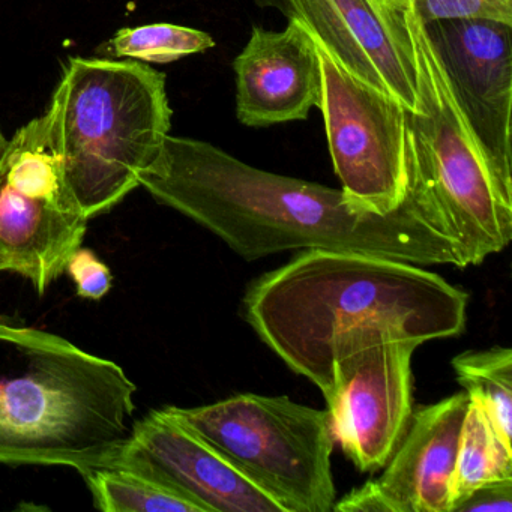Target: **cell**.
<instances>
[{"label": "cell", "mask_w": 512, "mask_h": 512, "mask_svg": "<svg viewBox=\"0 0 512 512\" xmlns=\"http://www.w3.org/2000/svg\"><path fill=\"white\" fill-rule=\"evenodd\" d=\"M139 184L248 262L283 251L329 250L467 268L458 245L409 194L392 214H365L341 190L256 169L202 140L169 134Z\"/></svg>", "instance_id": "obj_1"}, {"label": "cell", "mask_w": 512, "mask_h": 512, "mask_svg": "<svg viewBox=\"0 0 512 512\" xmlns=\"http://www.w3.org/2000/svg\"><path fill=\"white\" fill-rule=\"evenodd\" d=\"M469 295L424 266L346 251H301L248 286L242 316L325 395L338 356L386 341L418 346L466 329Z\"/></svg>", "instance_id": "obj_2"}, {"label": "cell", "mask_w": 512, "mask_h": 512, "mask_svg": "<svg viewBox=\"0 0 512 512\" xmlns=\"http://www.w3.org/2000/svg\"><path fill=\"white\" fill-rule=\"evenodd\" d=\"M136 391L110 359L0 322V463L113 466L133 436Z\"/></svg>", "instance_id": "obj_3"}, {"label": "cell", "mask_w": 512, "mask_h": 512, "mask_svg": "<svg viewBox=\"0 0 512 512\" xmlns=\"http://www.w3.org/2000/svg\"><path fill=\"white\" fill-rule=\"evenodd\" d=\"M46 113L68 184L88 218L140 187V173L172 127L166 76L131 59H70Z\"/></svg>", "instance_id": "obj_4"}, {"label": "cell", "mask_w": 512, "mask_h": 512, "mask_svg": "<svg viewBox=\"0 0 512 512\" xmlns=\"http://www.w3.org/2000/svg\"><path fill=\"white\" fill-rule=\"evenodd\" d=\"M418 68V106L407 112L409 197L460 248L466 266L481 265L512 239V193L494 175L461 113L418 14L400 0Z\"/></svg>", "instance_id": "obj_5"}, {"label": "cell", "mask_w": 512, "mask_h": 512, "mask_svg": "<svg viewBox=\"0 0 512 512\" xmlns=\"http://www.w3.org/2000/svg\"><path fill=\"white\" fill-rule=\"evenodd\" d=\"M167 409L271 494L284 512L334 509L335 439L328 410L295 403L284 395L259 394Z\"/></svg>", "instance_id": "obj_6"}, {"label": "cell", "mask_w": 512, "mask_h": 512, "mask_svg": "<svg viewBox=\"0 0 512 512\" xmlns=\"http://www.w3.org/2000/svg\"><path fill=\"white\" fill-rule=\"evenodd\" d=\"M88 220L44 113L0 151V248L11 271L43 295L82 247Z\"/></svg>", "instance_id": "obj_7"}, {"label": "cell", "mask_w": 512, "mask_h": 512, "mask_svg": "<svg viewBox=\"0 0 512 512\" xmlns=\"http://www.w3.org/2000/svg\"><path fill=\"white\" fill-rule=\"evenodd\" d=\"M317 50L323 76L317 109L341 191L356 211L392 214L409 193L406 109Z\"/></svg>", "instance_id": "obj_8"}, {"label": "cell", "mask_w": 512, "mask_h": 512, "mask_svg": "<svg viewBox=\"0 0 512 512\" xmlns=\"http://www.w3.org/2000/svg\"><path fill=\"white\" fill-rule=\"evenodd\" d=\"M418 344L386 341L350 350L332 365L325 394L335 442L361 472L388 463L412 416V356Z\"/></svg>", "instance_id": "obj_9"}, {"label": "cell", "mask_w": 512, "mask_h": 512, "mask_svg": "<svg viewBox=\"0 0 512 512\" xmlns=\"http://www.w3.org/2000/svg\"><path fill=\"white\" fill-rule=\"evenodd\" d=\"M422 26L494 175L512 193V25L460 19Z\"/></svg>", "instance_id": "obj_10"}, {"label": "cell", "mask_w": 512, "mask_h": 512, "mask_svg": "<svg viewBox=\"0 0 512 512\" xmlns=\"http://www.w3.org/2000/svg\"><path fill=\"white\" fill-rule=\"evenodd\" d=\"M292 19L344 70L406 112L418 106V68L400 0H289Z\"/></svg>", "instance_id": "obj_11"}, {"label": "cell", "mask_w": 512, "mask_h": 512, "mask_svg": "<svg viewBox=\"0 0 512 512\" xmlns=\"http://www.w3.org/2000/svg\"><path fill=\"white\" fill-rule=\"evenodd\" d=\"M116 464L175 488L206 512H284L271 494L167 407L136 421Z\"/></svg>", "instance_id": "obj_12"}, {"label": "cell", "mask_w": 512, "mask_h": 512, "mask_svg": "<svg viewBox=\"0 0 512 512\" xmlns=\"http://www.w3.org/2000/svg\"><path fill=\"white\" fill-rule=\"evenodd\" d=\"M467 406L463 391L418 407L382 475L337 500L332 511L449 512V481Z\"/></svg>", "instance_id": "obj_13"}, {"label": "cell", "mask_w": 512, "mask_h": 512, "mask_svg": "<svg viewBox=\"0 0 512 512\" xmlns=\"http://www.w3.org/2000/svg\"><path fill=\"white\" fill-rule=\"evenodd\" d=\"M236 116L247 127L305 121L322 98V64L310 32L296 19L283 32L254 26L233 62Z\"/></svg>", "instance_id": "obj_14"}, {"label": "cell", "mask_w": 512, "mask_h": 512, "mask_svg": "<svg viewBox=\"0 0 512 512\" xmlns=\"http://www.w3.org/2000/svg\"><path fill=\"white\" fill-rule=\"evenodd\" d=\"M503 478H512V446L503 442L482 403L469 398L449 481V512L476 488Z\"/></svg>", "instance_id": "obj_15"}, {"label": "cell", "mask_w": 512, "mask_h": 512, "mask_svg": "<svg viewBox=\"0 0 512 512\" xmlns=\"http://www.w3.org/2000/svg\"><path fill=\"white\" fill-rule=\"evenodd\" d=\"M104 512H206L175 488L124 466L95 467L82 473Z\"/></svg>", "instance_id": "obj_16"}, {"label": "cell", "mask_w": 512, "mask_h": 512, "mask_svg": "<svg viewBox=\"0 0 512 512\" xmlns=\"http://www.w3.org/2000/svg\"><path fill=\"white\" fill-rule=\"evenodd\" d=\"M452 368L463 391L482 403L503 442L511 446L512 350H467L452 359Z\"/></svg>", "instance_id": "obj_17"}, {"label": "cell", "mask_w": 512, "mask_h": 512, "mask_svg": "<svg viewBox=\"0 0 512 512\" xmlns=\"http://www.w3.org/2000/svg\"><path fill=\"white\" fill-rule=\"evenodd\" d=\"M211 35L199 29L172 23L124 28L112 38L109 52L115 58H128L142 64H172L185 56L214 49Z\"/></svg>", "instance_id": "obj_18"}, {"label": "cell", "mask_w": 512, "mask_h": 512, "mask_svg": "<svg viewBox=\"0 0 512 512\" xmlns=\"http://www.w3.org/2000/svg\"><path fill=\"white\" fill-rule=\"evenodd\" d=\"M422 23L481 19L512 25V0H407Z\"/></svg>", "instance_id": "obj_19"}, {"label": "cell", "mask_w": 512, "mask_h": 512, "mask_svg": "<svg viewBox=\"0 0 512 512\" xmlns=\"http://www.w3.org/2000/svg\"><path fill=\"white\" fill-rule=\"evenodd\" d=\"M80 298L100 301L112 289V272L88 248L80 247L65 266Z\"/></svg>", "instance_id": "obj_20"}, {"label": "cell", "mask_w": 512, "mask_h": 512, "mask_svg": "<svg viewBox=\"0 0 512 512\" xmlns=\"http://www.w3.org/2000/svg\"><path fill=\"white\" fill-rule=\"evenodd\" d=\"M511 512L512 478L496 479L476 488L455 512Z\"/></svg>", "instance_id": "obj_21"}, {"label": "cell", "mask_w": 512, "mask_h": 512, "mask_svg": "<svg viewBox=\"0 0 512 512\" xmlns=\"http://www.w3.org/2000/svg\"><path fill=\"white\" fill-rule=\"evenodd\" d=\"M254 4L259 8H274L280 11L281 14L292 19V11H290L289 0H254Z\"/></svg>", "instance_id": "obj_22"}, {"label": "cell", "mask_w": 512, "mask_h": 512, "mask_svg": "<svg viewBox=\"0 0 512 512\" xmlns=\"http://www.w3.org/2000/svg\"><path fill=\"white\" fill-rule=\"evenodd\" d=\"M5 142H7V139H5L4 133L0 130V151L4 148ZM5 271H11L10 262H8L7 256H5L4 251L0 248V272Z\"/></svg>", "instance_id": "obj_23"}]
</instances>
